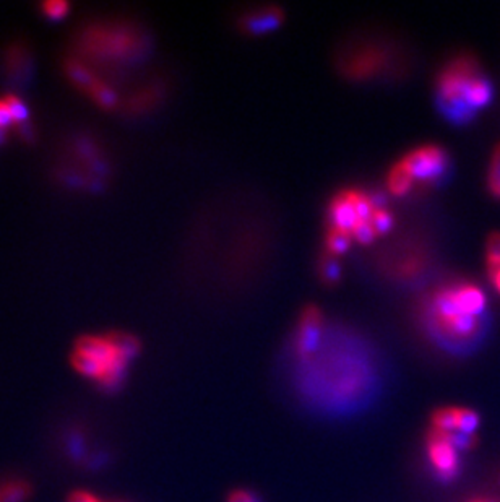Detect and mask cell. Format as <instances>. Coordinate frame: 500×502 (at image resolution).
Here are the masks:
<instances>
[{"mask_svg":"<svg viewBox=\"0 0 500 502\" xmlns=\"http://www.w3.org/2000/svg\"><path fill=\"white\" fill-rule=\"evenodd\" d=\"M325 330L320 347L298 361V386L306 400L332 413H349L366 405L377 384L366 349L355 340H333Z\"/></svg>","mask_w":500,"mask_h":502,"instance_id":"6da1fadb","label":"cell"},{"mask_svg":"<svg viewBox=\"0 0 500 502\" xmlns=\"http://www.w3.org/2000/svg\"><path fill=\"white\" fill-rule=\"evenodd\" d=\"M488 300L473 283H455L434 291L424 304L423 322L429 335L450 349L470 347L481 335Z\"/></svg>","mask_w":500,"mask_h":502,"instance_id":"7a4b0ae2","label":"cell"},{"mask_svg":"<svg viewBox=\"0 0 500 502\" xmlns=\"http://www.w3.org/2000/svg\"><path fill=\"white\" fill-rule=\"evenodd\" d=\"M138 353V338L125 332L83 335L74 343L70 365L98 388L113 392L122 387L127 369Z\"/></svg>","mask_w":500,"mask_h":502,"instance_id":"3957f363","label":"cell"},{"mask_svg":"<svg viewBox=\"0 0 500 502\" xmlns=\"http://www.w3.org/2000/svg\"><path fill=\"white\" fill-rule=\"evenodd\" d=\"M492 97V83L482 75L472 56L452 59L437 75L435 103L443 116L455 124L470 122L478 111L491 103Z\"/></svg>","mask_w":500,"mask_h":502,"instance_id":"277c9868","label":"cell"},{"mask_svg":"<svg viewBox=\"0 0 500 502\" xmlns=\"http://www.w3.org/2000/svg\"><path fill=\"white\" fill-rule=\"evenodd\" d=\"M476 444V435L443 433L429 429L426 439L427 459L435 475L442 482H453L462 470V454L472 451Z\"/></svg>","mask_w":500,"mask_h":502,"instance_id":"5b68a950","label":"cell"},{"mask_svg":"<svg viewBox=\"0 0 500 502\" xmlns=\"http://www.w3.org/2000/svg\"><path fill=\"white\" fill-rule=\"evenodd\" d=\"M85 44L87 51H91L99 58H130L137 52L138 36L135 35L134 29L119 28L111 25L106 28L105 25H95L93 28L85 31V36H82V46Z\"/></svg>","mask_w":500,"mask_h":502,"instance_id":"8992f818","label":"cell"},{"mask_svg":"<svg viewBox=\"0 0 500 502\" xmlns=\"http://www.w3.org/2000/svg\"><path fill=\"white\" fill-rule=\"evenodd\" d=\"M414 184L439 183L449 169V155L439 145H421L411 150L402 160Z\"/></svg>","mask_w":500,"mask_h":502,"instance_id":"52a82bcc","label":"cell"},{"mask_svg":"<svg viewBox=\"0 0 500 502\" xmlns=\"http://www.w3.org/2000/svg\"><path fill=\"white\" fill-rule=\"evenodd\" d=\"M325 330L327 327L322 312L316 306H308L301 316L293 341V351L296 359L310 357L320 347Z\"/></svg>","mask_w":500,"mask_h":502,"instance_id":"ba28073f","label":"cell"},{"mask_svg":"<svg viewBox=\"0 0 500 502\" xmlns=\"http://www.w3.org/2000/svg\"><path fill=\"white\" fill-rule=\"evenodd\" d=\"M66 67H67L68 77L72 78L78 87L83 88L99 106L113 109L119 105L116 91L109 87L105 80L98 78L87 64H83L77 59H70Z\"/></svg>","mask_w":500,"mask_h":502,"instance_id":"9c48e42d","label":"cell"},{"mask_svg":"<svg viewBox=\"0 0 500 502\" xmlns=\"http://www.w3.org/2000/svg\"><path fill=\"white\" fill-rule=\"evenodd\" d=\"M481 418L466 406H442L431 416V427L443 433L476 435Z\"/></svg>","mask_w":500,"mask_h":502,"instance_id":"30bf717a","label":"cell"},{"mask_svg":"<svg viewBox=\"0 0 500 502\" xmlns=\"http://www.w3.org/2000/svg\"><path fill=\"white\" fill-rule=\"evenodd\" d=\"M283 20V12L278 7H262L252 10L241 19V27L249 33H265L269 29L277 28Z\"/></svg>","mask_w":500,"mask_h":502,"instance_id":"8fae6325","label":"cell"},{"mask_svg":"<svg viewBox=\"0 0 500 502\" xmlns=\"http://www.w3.org/2000/svg\"><path fill=\"white\" fill-rule=\"evenodd\" d=\"M33 493L31 484L19 476L0 480V502H27Z\"/></svg>","mask_w":500,"mask_h":502,"instance_id":"7c38bea8","label":"cell"},{"mask_svg":"<svg viewBox=\"0 0 500 502\" xmlns=\"http://www.w3.org/2000/svg\"><path fill=\"white\" fill-rule=\"evenodd\" d=\"M413 185L414 179L411 177V174L408 173V169L404 168L402 161H396L394 168L388 171V176H387L388 191L396 195V197H402V195H406V193L410 192Z\"/></svg>","mask_w":500,"mask_h":502,"instance_id":"4fadbf2b","label":"cell"},{"mask_svg":"<svg viewBox=\"0 0 500 502\" xmlns=\"http://www.w3.org/2000/svg\"><path fill=\"white\" fill-rule=\"evenodd\" d=\"M353 241H355V238H353L351 232L337 228V226H330L327 236H325L327 251L332 255L345 254L351 247V242Z\"/></svg>","mask_w":500,"mask_h":502,"instance_id":"5bb4252c","label":"cell"},{"mask_svg":"<svg viewBox=\"0 0 500 502\" xmlns=\"http://www.w3.org/2000/svg\"><path fill=\"white\" fill-rule=\"evenodd\" d=\"M488 187L489 192L500 200V144L492 152L489 173H488Z\"/></svg>","mask_w":500,"mask_h":502,"instance_id":"9a60e30c","label":"cell"},{"mask_svg":"<svg viewBox=\"0 0 500 502\" xmlns=\"http://www.w3.org/2000/svg\"><path fill=\"white\" fill-rule=\"evenodd\" d=\"M371 223L374 226L375 232L377 236L380 234H385V232L390 231L392 226H394V215L390 213V210H387L385 207H377L372 215H371Z\"/></svg>","mask_w":500,"mask_h":502,"instance_id":"2e32d148","label":"cell"},{"mask_svg":"<svg viewBox=\"0 0 500 502\" xmlns=\"http://www.w3.org/2000/svg\"><path fill=\"white\" fill-rule=\"evenodd\" d=\"M486 262L488 271H494L500 267V232H491L486 241Z\"/></svg>","mask_w":500,"mask_h":502,"instance_id":"e0dca14e","label":"cell"},{"mask_svg":"<svg viewBox=\"0 0 500 502\" xmlns=\"http://www.w3.org/2000/svg\"><path fill=\"white\" fill-rule=\"evenodd\" d=\"M340 273H341V267H340V263L335 259V255L327 254V257H324L322 262H320V275H322V278L327 281V283H335L340 278Z\"/></svg>","mask_w":500,"mask_h":502,"instance_id":"ac0fdd59","label":"cell"},{"mask_svg":"<svg viewBox=\"0 0 500 502\" xmlns=\"http://www.w3.org/2000/svg\"><path fill=\"white\" fill-rule=\"evenodd\" d=\"M68 9H70V5L64 0H49V2L41 4L43 13L49 19H62L67 13Z\"/></svg>","mask_w":500,"mask_h":502,"instance_id":"d6986e66","label":"cell"},{"mask_svg":"<svg viewBox=\"0 0 500 502\" xmlns=\"http://www.w3.org/2000/svg\"><path fill=\"white\" fill-rule=\"evenodd\" d=\"M15 124L12 111H10L9 103L5 97L0 98V140L5 137V132L9 130V127Z\"/></svg>","mask_w":500,"mask_h":502,"instance_id":"ffe728a7","label":"cell"},{"mask_svg":"<svg viewBox=\"0 0 500 502\" xmlns=\"http://www.w3.org/2000/svg\"><path fill=\"white\" fill-rule=\"evenodd\" d=\"M67 502H103L98 496H95L90 491H85V490H78V491H72L68 493Z\"/></svg>","mask_w":500,"mask_h":502,"instance_id":"44dd1931","label":"cell"},{"mask_svg":"<svg viewBox=\"0 0 500 502\" xmlns=\"http://www.w3.org/2000/svg\"><path fill=\"white\" fill-rule=\"evenodd\" d=\"M228 502H260L259 498L250 491H246V490H238V491H232L228 498Z\"/></svg>","mask_w":500,"mask_h":502,"instance_id":"7402d4cb","label":"cell"},{"mask_svg":"<svg viewBox=\"0 0 500 502\" xmlns=\"http://www.w3.org/2000/svg\"><path fill=\"white\" fill-rule=\"evenodd\" d=\"M489 278H491L492 285H494V288L499 291V294H500V267L499 269H494V271H489Z\"/></svg>","mask_w":500,"mask_h":502,"instance_id":"603a6c76","label":"cell"},{"mask_svg":"<svg viewBox=\"0 0 500 502\" xmlns=\"http://www.w3.org/2000/svg\"><path fill=\"white\" fill-rule=\"evenodd\" d=\"M468 502H500V499H497V498H474Z\"/></svg>","mask_w":500,"mask_h":502,"instance_id":"cb8c5ba5","label":"cell"}]
</instances>
